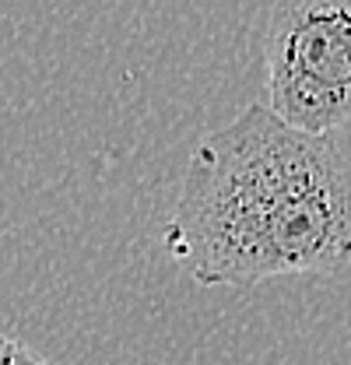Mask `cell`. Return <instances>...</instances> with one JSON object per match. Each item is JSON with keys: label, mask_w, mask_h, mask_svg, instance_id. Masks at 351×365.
I'll list each match as a JSON object with an SVG mask.
<instances>
[{"label": "cell", "mask_w": 351, "mask_h": 365, "mask_svg": "<svg viewBox=\"0 0 351 365\" xmlns=\"http://www.w3.org/2000/svg\"><path fill=\"white\" fill-rule=\"evenodd\" d=\"M267 106L302 134L351 120V0H288L267 11Z\"/></svg>", "instance_id": "obj_2"}, {"label": "cell", "mask_w": 351, "mask_h": 365, "mask_svg": "<svg viewBox=\"0 0 351 365\" xmlns=\"http://www.w3.org/2000/svg\"><path fill=\"white\" fill-rule=\"evenodd\" d=\"M0 365H49V362L39 351H32L29 344H21L18 337L0 334Z\"/></svg>", "instance_id": "obj_3"}, {"label": "cell", "mask_w": 351, "mask_h": 365, "mask_svg": "<svg viewBox=\"0 0 351 365\" xmlns=\"http://www.w3.org/2000/svg\"><path fill=\"white\" fill-rule=\"evenodd\" d=\"M162 242L197 284L348 271L351 162L250 102L193 148Z\"/></svg>", "instance_id": "obj_1"}]
</instances>
